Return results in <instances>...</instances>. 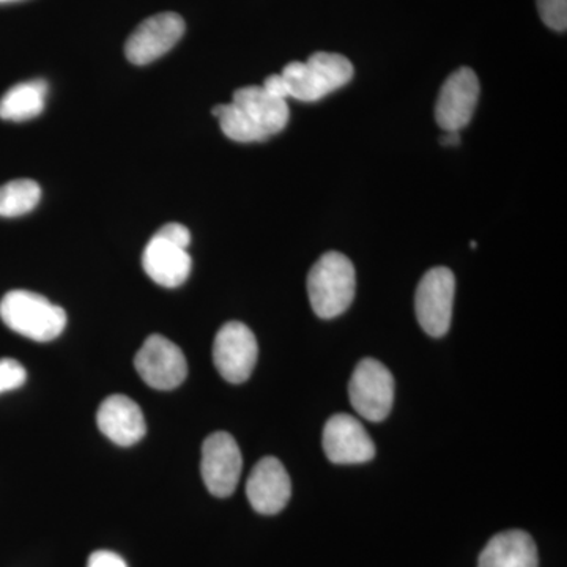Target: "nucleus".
Listing matches in <instances>:
<instances>
[{"mask_svg":"<svg viewBox=\"0 0 567 567\" xmlns=\"http://www.w3.org/2000/svg\"><path fill=\"white\" fill-rule=\"evenodd\" d=\"M213 115L230 141L251 144L281 133L290 114L287 100L271 95L264 85H248L234 93L233 103L213 107Z\"/></svg>","mask_w":567,"mask_h":567,"instance_id":"obj_1","label":"nucleus"},{"mask_svg":"<svg viewBox=\"0 0 567 567\" xmlns=\"http://www.w3.org/2000/svg\"><path fill=\"white\" fill-rule=\"evenodd\" d=\"M352 62L333 52H316L306 62H290L281 78L289 99L315 103L352 81Z\"/></svg>","mask_w":567,"mask_h":567,"instance_id":"obj_2","label":"nucleus"},{"mask_svg":"<svg viewBox=\"0 0 567 567\" xmlns=\"http://www.w3.org/2000/svg\"><path fill=\"white\" fill-rule=\"evenodd\" d=\"M357 292V274L344 254H323L308 275V297L320 319L344 315Z\"/></svg>","mask_w":567,"mask_h":567,"instance_id":"obj_3","label":"nucleus"},{"mask_svg":"<svg viewBox=\"0 0 567 567\" xmlns=\"http://www.w3.org/2000/svg\"><path fill=\"white\" fill-rule=\"evenodd\" d=\"M0 319L14 333L35 342L58 339L66 327V312L43 295L11 290L0 301Z\"/></svg>","mask_w":567,"mask_h":567,"instance_id":"obj_4","label":"nucleus"},{"mask_svg":"<svg viewBox=\"0 0 567 567\" xmlns=\"http://www.w3.org/2000/svg\"><path fill=\"white\" fill-rule=\"evenodd\" d=\"M454 293H456V278L446 267L432 268L417 284L416 319L425 333L432 338H442L450 331Z\"/></svg>","mask_w":567,"mask_h":567,"instance_id":"obj_5","label":"nucleus"},{"mask_svg":"<svg viewBox=\"0 0 567 567\" xmlns=\"http://www.w3.org/2000/svg\"><path fill=\"white\" fill-rule=\"evenodd\" d=\"M350 402L365 420H385L394 404V379L386 365L365 358L354 369L349 385Z\"/></svg>","mask_w":567,"mask_h":567,"instance_id":"obj_6","label":"nucleus"},{"mask_svg":"<svg viewBox=\"0 0 567 567\" xmlns=\"http://www.w3.org/2000/svg\"><path fill=\"white\" fill-rule=\"evenodd\" d=\"M134 368L148 386L159 391L175 390L188 375L181 347L159 334L147 338L134 358Z\"/></svg>","mask_w":567,"mask_h":567,"instance_id":"obj_7","label":"nucleus"},{"mask_svg":"<svg viewBox=\"0 0 567 567\" xmlns=\"http://www.w3.org/2000/svg\"><path fill=\"white\" fill-rule=\"evenodd\" d=\"M259 347L252 331L245 323L223 324L213 344V361L224 380L244 383L256 368Z\"/></svg>","mask_w":567,"mask_h":567,"instance_id":"obj_8","label":"nucleus"},{"mask_svg":"<svg viewBox=\"0 0 567 567\" xmlns=\"http://www.w3.org/2000/svg\"><path fill=\"white\" fill-rule=\"evenodd\" d=\"M244 470V457L233 435L215 432L205 440L200 473L213 496L227 498L234 494Z\"/></svg>","mask_w":567,"mask_h":567,"instance_id":"obj_9","label":"nucleus"},{"mask_svg":"<svg viewBox=\"0 0 567 567\" xmlns=\"http://www.w3.org/2000/svg\"><path fill=\"white\" fill-rule=\"evenodd\" d=\"M185 33L181 14L166 11L137 25L125 44V55L134 65H148L173 50Z\"/></svg>","mask_w":567,"mask_h":567,"instance_id":"obj_10","label":"nucleus"},{"mask_svg":"<svg viewBox=\"0 0 567 567\" xmlns=\"http://www.w3.org/2000/svg\"><path fill=\"white\" fill-rule=\"evenodd\" d=\"M481 85L475 71L458 69L443 84L435 104V118L445 132H461L475 114Z\"/></svg>","mask_w":567,"mask_h":567,"instance_id":"obj_11","label":"nucleus"},{"mask_svg":"<svg viewBox=\"0 0 567 567\" xmlns=\"http://www.w3.org/2000/svg\"><path fill=\"white\" fill-rule=\"evenodd\" d=\"M323 450L338 465L365 464L375 456L374 442L364 425L346 413L331 416L324 424Z\"/></svg>","mask_w":567,"mask_h":567,"instance_id":"obj_12","label":"nucleus"},{"mask_svg":"<svg viewBox=\"0 0 567 567\" xmlns=\"http://www.w3.org/2000/svg\"><path fill=\"white\" fill-rule=\"evenodd\" d=\"M246 495L256 513L262 516L281 513L292 495V483L278 458L264 457L254 466L246 483Z\"/></svg>","mask_w":567,"mask_h":567,"instance_id":"obj_13","label":"nucleus"},{"mask_svg":"<svg viewBox=\"0 0 567 567\" xmlns=\"http://www.w3.org/2000/svg\"><path fill=\"white\" fill-rule=\"evenodd\" d=\"M142 267L153 282L175 289L189 278L193 260L186 246L156 233L145 246Z\"/></svg>","mask_w":567,"mask_h":567,"instance_id":"obj_14","label":"nucleus"},{"mask_svg":"<svg viewBox=\"0 0 567 567\" xmlns=\"http://www.w3.org/2000/svg\"><path fill=\"white\" fill-rule=\"evenodd\" d=\"M96 424L104 436L118 446H133L140 443L147 432L141 406L128 395H110L100 405Z\"/></svg>","mask_w":567,"mask_h":567,"instance_id":"obj_15","label":"nucleus"},{"mask_svg":"<svg viewBox=\"0 0 567 567\" xmlns=\"http://www.w3.org/2000/svg\"><path fill=\"white\" fill-rule=\"evenodd\" d=\"M477 567H539L535 540L522 529L498 533L481 551Z\"/></svg>","mask_w":567,"mask_h":567,"instance_id":"obj_16","label":"nucleus"},{"mask_svg":"<svg viewBox=\"0 0 567 567\" xmlns=\"http://www.w3.org/2000/svg\"><path fill=\"white\" fill-rule=\"evenodd\" d=\"M47 81L35 80L13 85L0 99V118L7 122H25L35 118L47 103Z\"/></svg>","mask_w":567,"mask_h":567,"instance_id":"obj_17","label":"nucleus"},{"mask_svg":"<svg viewBox=\"0 0 567 567\" xmlns=\"http://www.w3.org/2000/svg\"><path fill=\"white\" fill-rule=\"evenodd\" d=\"M41 188L39 183L20 178L0 186V216L2 218H17L28 215L39 205Z\"/></svg>","mask_w":567,"mask_h":567,"instance_id":"obj_18","label":"nucleus"},{"mask_svg":"<svg viewBox=\"0 0 567 567\" xmlns=\"http://www.w3.org/2000/svg\"><path fill=\"white\" fill-rule=\"evenodd\" d=\"M540 20L557 32L567 29V0H537Z\"/></svg>","mask_w":567,"mask_h":567,"instance_id":"obj_19","label":"nucleus"},{"mask_svg":"<svg viewBox=\"0 0 567 567\" xmlns=\"http://www.w3.org/2000/svg\"><path fill=\"white\" fill-rule=\"evenodd\" d=\"M25 380H28V371L20 361L11 358L0 360V394L18 390L24 385Z\"/></svg>","mask_w":567,"mask_h":567,"instance_id":"obj_20","label":"nucleus"},{"mask_svg":"<svg viewBox=\"0 0 567 567\" xmlns=\"http://www.w3.org/2000/svg\"><path fill=\"white\" fill-rule=\"evenodd\" d=\"M158 234H162L163 237L169 238V240L177 241V244L186 246V248L192 245V234H189V230L186 229L183 224H164L162 229L158 230Z\"/></svg>","mask_w":567,"mask_h":567,"instance_id":"obj_21","label":"nucleus"},{"mask_svg":"<svg viewBox=\"0 0 567 567\" xmlns=\"http://www.w3.org/2000/svg\"><path fill=\"white\" fill-rule=\"evenodd\" d=\"M87 567H128V565L114 551L99 550L91 555Z\"/></svg>","mask_w":567,"mask_h":567,"instance_id":"obj_22","label":"nucleus"},{"mask_svg":"<svg viewBox=\"0 0 567 567\" xmlns=\"http://www.w3.org/2000/svg\"><path fill=\"white\" fill-rule=\"evenodd\" d=\"M461 142L458 132H445V136L442 137L443 145H457Z\"/></svg>","mask_w":567,"mask_h":567,"instance_id":"obj_23","label":"nucleus"},{"mask_svg":"<svg viewBox=\"0 0 567 567\" xmlns=\"http://www.w3.org/2000/svg\"><path fill=\"white\" fill-rule=\"evenodd\" d=\"M18 2V0H0V3Z\"/></svg>","mask_w":567,"mask_h":567,"instance_id":"obj_24","label":"nucleus"}]
</instances>
